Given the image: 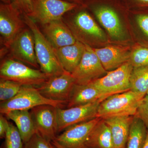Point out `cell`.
<instances>
[{"label":"cell","mask_w":148,"mask_h":148,"mask_svg":"<svg viewBox=\"0 0 148 148\" xmlns=\"http://www.w3.org/2000/svg\"><path fill=\"white\" fill-rule=\"evenodd\" d=\"M133 67L130 61L90 83L101 92L104 100L111 95L130 90Z\"/></svg>","instance_id":"5"},{"label":"cell","mask_w":148,"mask_h":148,"mask_svg":"<svg viewBox=\"0 0 148 148\" xmlns=\"http://www.w3.org/2000/svg\"><path fill=\"white\" fill-rule=\"evenodd\" d=\"M130 84V90L144 98L148 90V66L133 68Z\"/></svg>","instance_id":"24"},{"label":"cell","mask_w":148,"mask_h":148,"mask_svg":"<svg viewBox=\"0 0 148 148\" xmlns=\"http://www.w3.org/2000/svg\"><path fill=\"white\" fill-rule=\"evenodd\" d=\"M93 49L107 71L117 69L129 61L131 52L127 47L111 46Z\"/></svg>","instance_id":"15"},{"label":"cell","mask_w":148,"mask_h":148,"mask_svg":"<svg viewBox=\"0 0 148 148\" xmlns=\"http://www.w3.org/2000/svg\"><path fill=\"white\" fill-rule=\"evenodd\" d=\"M57 108L51 105H42L30 111L36 132L50 141L55 140L58 133Z\"/></svg>","instance_id":"12"},{"label":"cell","mask_w":148,"mask_h":148,"mask_svg":"<svg viewBox=\"0 0 148 148\" xmlns=\"http://www.w3.org/2000/svg\"><path fill=\"white\" fill-rule=\"evenodd\" d=\"M67 103L53 101L44 97L36 87L22 86L18 93L8 101L1 102L0 112L2 114L13 110H29L42 105H51L63 108Z\"/></svg>","instance_id":"4"},{"label":"cell","mask_w":148,"mask_h":148,"mask_svg":"<svg viewBox=\"0 0 148 148\" xmlns=\"http://www.w3.org/2000/svg\"><path fill=\"white\" fill-rule=\"evenodd\" d=\"M43 34L54 48L74 44L77 40L62 18L43 25Z\"/></svg>","instance_id":"14"},{"label":"cell","mask_w":148,"mask_h":148,"mask_svg":"<svg viewBox=\"0 0 148 148\" xmlns=\"http://www.w3.org/2000/svg\"><path fill=\"white\" fill-rule=\"evenodd\" d=\"M135 116L140 118L145 125L148 130V96H146L141 101Z\"/></svg>","instance_id":"29"},{"label":"cell","mask_w":148,"mask_h":148,"mask_svg":"<svg viewBox=\"0 0 148 148\" xmlns=\"http://www.w3.org/2000/svg\"><path fill=\"white\" fill-rule=\"evenodd\" d=\"M85 45V49L81 61L71 73L75 84H88L108 73L93 49L87 45Z\"/></svg>","instance_id":"7"},{"label":"cell","mask_w":148,"mask_h":148,"mask_svg":"<svg viewBox=\"0 0 148 148\" xmlns=\"http://www.w3.org/2000/svg\"><path fill=\"white\" fill-rule=\"evenodd\" d=\"M143 148H148V130L147 134V138H146L145 145H144V146H143Z\"/></svg>","instance_id":"34"},{"label":"cell","mask_w":148,"mask_h":148,"mask_svg":"<svg viewBox=\"0 0 148 148\" xmlns=\"http://www.w3.org/2000/svg\"><path fill=\"white\" fill-rule=\"evenodd\" d=\"M12 5L18 10L30 16L33 11L32 0H10Z\"/></svg>","instance_id":"30"},{"label":"cell","mask_w":148,"mask_h":148,"mask_svg":"<svg viewBox=\"0 0 148 148\" xmlns=\"http://www.w3.org/2000/svg\"><path fill=\"white\" fill-rule=\"evenodd\" d=\"M148 129L140 118L134 116L130 128L127 148H143L145 145Z\"/></svg>","instance_id":"23"},{"label":"cell","mask_w":148,"mask_h":148,"mask_svg":"<svg viewBox=\"0 0 148 148\" xmlns=\"http://www.w3.org/2000/svg\"><path fill=\"white\" fill-rule=\"evenodd\" d=\"M4 115L14 122L24 144L36 133L31 113L29 110L11 111Z\"/></svg>","instance_id":"22"},{"label":"cell","mask_w":148,"mask_h":148,"mask_svg":"<svg viewBox=\"0 0 148 148\" xmlns=\"http://www.w3.org/2000/svg\"><path fill=\"white\" fill-rule=\"evenodd\" d=\"M52 143H53V145L55 147V148H64L62 146H61V145H59L55 140L52 141Z\"/></svg>","instance_id":"33"},{"label":"cell","mask_w":148,"mask_h":148,"mask_svg":"<svg viewBox=\"0 0 148 148\" xmlns=\"http://www.w3.org/2000/svg\"><path fill=\"white\" fill-rule=\"evenodd\" d=\"M101 102L96 101L66 109L57 108L56 116L58 133L72 125L97 117L98 108Z\"/></svg>","instance_id":"8"},{"label":"cell","mask_w":148,"mask_h":148,"mask_svg":"<svg viewBox=\"0 0 148 148\" xmlns=\"http://www.w3.org/2000/svg\"><path fill=\"white\" fill-rule=\"evenodd\" d=\"M144 97L131 90L111 95L101 101L97 117L102 119L122 116H135Z\"/></svg>","instance_id":"2"},{"label":"cell","mask_w":148,"mask_h":148,"mask_svg":"<svg viewBox=\"0 0 148 148\" xmlns=\"http://www.w3.org/2000/svg\"><path fill=\"white\" fill-rule=\"evenodd\" d=\"M85 148H114L110 130L101 119L92 129L85 145Z\"/></svg>","instance_id":"21"},{"label":"cell","mask_w":148,"mask_h":148,"mask_svg":"<svg viewBox=\"0 0 148 148\" xmlns=\"http://www.w3.org/2000/svg\"><path fill=\"white\" fill-rule=\"evenodd\" d=\"M94 12L98 21L111 36L116 39L123 36L124 32L119 17L113 10L102 6L96 8Z\"/></svg>","instance_id":"20"},{"label":"cell","mask_w":148,"mask_h":148,"mask_svg":"<svg viewBox=\"0 0 148 148\" xmlns=\"http://www.w3.org/2000/svg\"><path fill=\"white\" fill-rule=\"evenodd\" d=\"M9 122L2 115L0 116V138H5L6 133L8 129Z\"/></svg>","instance_id":"32"},{"label":"cell","mask_w":148,"mask_h":148,"mask_svg":"<svg viewBox=\"0 0 148 148\" xmlns=\"http://www.w3.org/2000/svg\"><path fill=\"white\" fill-rule=\"evenodd\" d=\"M71 32H78L86 37L104 39L105 36L91 16L85 12H81L76 15L73 23H66Z\"/></svg>","instance_id":"18"},{"label":"cell","mask_w":148,"mask_h":148,"mask_svg":"<svg viewBox=\"0 0 148 148\" xmlns=\"http://www.w3.org/2000/svg\"><path fill=\"white\" fill-rule=\"evenodd\" d=\"M104 100L100 91L90 83L75 84L67 102V108L82 106Z\"/></svg>","instance_id":"19"},{"label":"cell","mask_w":148,"mask_h":148,"mask_svg":"<svg viewBox=\"0 0 148 148\" xmlns=\"http://www.w3.org/2000/svg\"><path fill=\"white\" fill-rule=\"evenodd\" d=\"M1 1H2L5 3H8L10 2V0H1Z\"/></svg>","instance_id":"35"},{"label":"cell","mask_w":148,"mask_h":148,"mask_svg":"<svg viewBox=\"0 0 148 148\" xmlns=\"http://www.w3.org/2000/svg\"><path fill=\"white\" fill-rule=\"evenodd\" d=\"M5 148H23L24 144L16 126L9 123L5 137Z\"/></svg>","instance_id":"26"},{"label":"cell","mask_w":148,"mask_h":148,"mask_svg":"<svg viewBox=\"0 0 148 148\" xmlns=\"http://www.w3.org/2000/svg\"><path fill=\"white\" fill-rule=\"evenodd\" d=\"M85 47V45L77 40L72 45L54 48V49L64 70L72 73L81 61Z\"/></svg>","instance_id":"17"},{"label":"cell","mask_w":148,"mask_h":148,"mask_svg":"<svg viewBox=\"0 0 148 148\" xmlns=\"http://www.w3.org/2000/svg\"><path fill=\"white\" fill-rule=\"evenodd\" d=\"M33 11L30 17L42 25L61 19L73 9L75 4L63 0H32Z\"/></svg>","instance_id":"6"},{"label":"cell","mask_w":148,"mask_h":148,"mask_svg":"<svg viewBox=\"0 0 148 148\" xmlns=\"http://www.w3.org/2000/svg\"><path fill=\"white\" fill-rule=\"evenodd\" d=\"M22 86L19 84L8 80L1 79L0 81V101H8L18 93Z\"/></svg>","instance_id":"25"},{"label":"cell","mask_w":148,"mask_h":148,"mask_svg":"<svg viewBox=\"0 0 148 148\" xmlns=\"http://www.w3.org/2000/svg\"><path fill=\"white\" fill-rule=\"evenodd\" d=\"M1 79L8 80L22 86L37 88L48 77L41 70L32 69L24 63L9 58L2 61L0 67Z\"/></svg>","instance_id":"3"},{"label":"cell","mask_w":148,"mask_h":148,"mask_svg":"<svg viewBox=\"0 0 148 148\" xmlns=\"http://www.w3.org/2000/svg\"><path fill=\"white\" fill-rule=\"evenodd\" d=\"M137 21L140 29L148 36V15L140 14L137 17Z\"/></svg>","instance_id":"31"},{"label":"cell","mask_w":148,"mask_h":148,"mask_svg":"<svg viewBox=\"0 0 148 148\" xmlns=\"http://www.w3.org/2000/svg\"><path fill=\"white\" fill-rule=\"evenodd\" d=\"M11 58L38 69L34 36L31 30L23 29L8 48Z\"/></svg>","instance_id":"9"},{"label":"cell","mask_w":148,"mask_h":148,"mask_svg":"<svg viewBox=\"0 0 148 148\" xmlns=\"http://www.w3.org/2000/svg\"><path fill=\"white\" fill-rule=\"evenodd\" d=\"M148 95V90L147 92V95Z\"/></svg>","instance_id":"36"},{"label":"cell","mask_w":148,"mask_h":148,"mask_svg":"<svg viewBox=\"0 0 148 148\" xmlns=\"http://www.w3.org/2000/svg\"><path fill=\"white\" fill-rule=\"evenodd\" d=\"M24 20L34 36L36 56L41 71L49 79L66 72L59 62L54 48L41 32L34 20L27 14L24 15Z\"/></svg>","instance_id":"1"},{"label":"cell","mask_w":148,"mask_h":148,"mask_svg":"<svg viewBox=\"0 0 148 148\" xmlns=\"http://www.w3.org/2000/svg\"><path fill=\"white\" fill-rule=\"evenodd\" d=\"M75 85V79L72 74L66 71L60 75L48 79L36 88L44 97L67 104Z\"/></svg>","instance_id":"10"},{"label":"cell","mask_w":148,"mask_h":148,"mask_svg":"<svg viewBox=\"0 0 148 148\" xmlns=\"http://www.w3.org/2000/svg\"><path fill=\"white\" fill-rule=\"evenodd\" d=\"M23 148H55L52 141L45 139L38 133H35Z\"/></svg>","instance_id":"28"},{"label":"cell","mask_w":148,"mask_h":148,"mask_svg":"<svg viewBox=\"0 0 148 148\" xmlns=\"http://www.w3.org/2000/svg\"><path fill=\"white\" fill-rule=\"evenodd\" d=\"M130 62L133 68L148 66V48L138 47L131 52Z\"/></svg>","instance_id":"27"},{"label":"cell","mask_w":148,"mask_h":148,"mask_svg":"<svg viewBox=\"0 0 148 148\" xmlns=\"http://www.w3.org/2000/svg\"><path fill=\"white\" fill-rule=\"evenodd\" d=\"M101 119L96 117L70 126L54 140L64 148H85L90 132Z\"/></svg>","instance_id":"13"},{"label":"cell","mask_w":148,"mask_h":148,"mask_svg":"<svg viewBox=\"0 0 148 148\" xmlns=\"http://www.w3.org/2000/svg\"><path fill=\"white\" fill-rule=\"evenodd\" d=\"M18 10L13 5H1L0 34L1 42L8 48L15 37L27 26L21 19Z\"/></svg>","instance_id":"11"},{"label":"cell","mask_w":148,"mask_h":148,"mask_svg":"<svg viewBox=\"0 0 148 148\" xmlns=\"http://www.w3.org/2000/svg\"><path fill=\"white\" fill-rule=\"evenodd\" d=\"M134 116H122L103 119L110 130L114 148H125Z\"/></svg>","instance_id":"16"}]
</instances>
